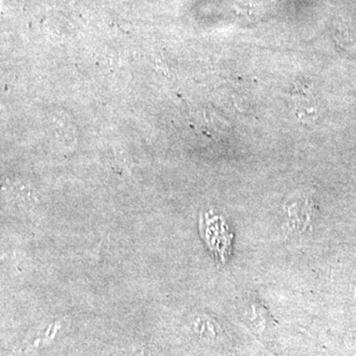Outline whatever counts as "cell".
Here are the masks:
<instances>
[{
  "mask_svg": "<svg viewBox=\"0 0 356 356\" xmlns=\"http://www.w3.org/2000/svg\"><path fill=\"white\" fill-rule=\"evenodd\" d=\"M206 217L207 219L204 221L206 240L212 252L217 255V259L225 261L229 254L232 236H228L226 226L224 222L219 221L220 218L212 217L209 214Z\"/></svg>",
  "mask_w": 356,
  "mask_h": 356,
  "instance_id": "1",
  "label": "cell"
}]
</instances>
